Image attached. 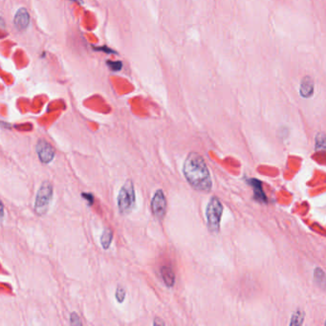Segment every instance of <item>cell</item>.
<instances>
[{
    "label": "cell",
    "mask_w": 326,
    "mask_h": 326,
    "mask_svg": "<svg viewBox=\"0 0 326 326\" xmlns=\"http://www.w3.org/2000/svg\"><path fill=\"white\" fill-rule=\"evenodd\" d=\"M101 245L104 248V250H107L110 245H111L112 240H113V232L110 228H106L104 229L103 234L101 235Z\"/></svg>",
    "instance_id": "8fae6325"
},
{
    "label": "cell",
    "mask_w": 326,
    "mask_h": 326,
    "mask_svg": "<svg viewBox=\"0 0 326 326\" xmlns=\"http://www.w3.org/2000/svg\"><path fill=\"white\" fill-rule=\"evenodd\" d=\"M35 151L39 156V159L43 164H49L55 158L56 150L51 144H49L46 140L41 139L37 141L35 146Z\"/></svg>",
    "instance_id": "8992f818"
},
{
    "label": "cell",
    "mask_w": 326,
    "mask_h": 326,
    "mask_svg": "<svg viewBox=\"0 0 326 326\" xmlns=\"http://www.w3.org/2000/svg\"><path fill=\"white\" fill-rule=\"evenodd\" d=\"M304 320V314L301 311H297L292 316L290 325H301Z\"/></svg>",
    "instance_id": "4fadbf2b"
},
{
    "label": "cell",
    "mask_w": 326,
    "mask_h": 326,
    "mask_svg": "<svg viewBox=\"0 0 326 326\" xmlns=\"http://www.w3.org/2000/svg\"><path fill=\"white\" fill-rule=\"evenodd\" d=\"M167 199L162 189H157L153 195L150 202V208L154 217L157 220H163L167 213Z\"/></svg>",
    "instance_id": "5b68a950"
},
{
    "label": "cell",
    "mask_w": 326,
    "mask_h": 326,
    "mask_svg": "<svg viewBox=\"0 0 326 326\" xmlns=\"http://www.w3.org/2000/svg\"><path fill=\"white\" fill-rule=\"evenodd\" d=\"M83 197H84V199L88 200V204L90 206L93 205V202H94V196H93V195H91V194H83Z\"/></svg>",
    "instance_id": "e0dca14e"
},
{
    "label": "cell",
    "mask_w": 326,
    "mask_h": 326,
    "mask_svg": "<svg viewBox=\"0 0 326 326\" xmlns=\"http://www.w3.org/2000/svg\"><path fill=\"white\" fill-rule=\"evenodd\" d=\"M183 174L190 187L198 191L208 193L213 187L208 166L200 154L190 152L183 165Z\"/></svg>",
    "instance_id": "6da1fadb"
},
{
    "label": "cell",
    "mask_w": 326,
    "mask_h": 326,
    "mask_svg": "<svg viewBox=\"0 0 326 326\" xmlns=\"http://www.w3.org/2000/svg\"><path fill=\"white\" fill-rule=\"evenodd\" d=\"M314 279L316 283L322 289H326V275L320 268H316L314 272Z\"/></svg>",
    "instance_id": "7c38bea8"
},
{
    "label": "cell",
    "mask_w": 326,
    "mask_h": 326,
    "mask_svg": "<svg viewBox=\"0 0 326 326\" xmlns=\"http://www.w3.org/2000/svg\"><path fill=\"white\" fill-rule=\"evenodd\" d=\"M160 275L163 279V282L167 287L168 288L174 287V284H175V274H174V271L172 270V268L170 266L163 265L160 268Z\"/></svg>",
    "instance_id": "9c48e42d"
},
{
    "label": "cell",
    "mask_w": 326,
    "mask_h": 326,
    "mask_svg": "<svg viewBox=\"0 0 326 326\" xmlns=\"http://www.w3.org/2000/svg\"><path fill=\"white\" fill-rule=\"evenodd\" d=\"M325 325H326V321H325Z\"/></svg>",
    "instance_id": "ffe728a7"
},
{
    "label": "cell",
    "mask_w": 326,
    "mask_h": 326,
    "mask_svg": "<svg viewBox=\"0 0 326 326\" xmlns=\"http://www.w3.org/2000/svg\"><path fill=\"white\" fill-rule=\"evenodd\" d=\"M52 198H53V186L48 181H44L39 188L35 196V214L40 216L46 215Z\"/></svg>",
    "instance_id": "277c9868"
},
{
    "label": "cell",
    "mask_w": 326,
    "mask_h": 326,
    "mask_svg": "<svg viewBox=\"0 0 326 326\" xmlns=\"http://www.w3.org/2000/svg\"><path fill=\"white\" fill-rule=\"evenodd\" d=\"M95 50H98V51H104V52H108V53H114V51H113V50H110V49L107 48L106 46L100 47V48H95Z\"/></svg>",
    "instance_id": "ac0fdd59"
},
{
    "label": "cell",
    "mask_w": 326,
    "mask_h": 326,
    "mask_svg": "<svg viewBox=\"0 0 326 326\" xmlns=\"http://www.w3.org/2000/svg\"><path fill=\"white\" fill-rule=\"evenodd\" d=\"M253 189H254V194H255V198L257 201L267 202V197L264 194L263 189H262V184L258 179H251L249 182Z\"/></svg>",
    "instance_id": "30bf717a"
},
{
    "label": "cell",
    "mask_w": 326,
    "mask_h": 326,
    "mask_svg": "<svg viewBox=\"0 0 326 326\" xmlns=\"http://www.w3.org/2000/svg\"><path fill=\"white\" fill-rule=\"evenodd\" d=\"M223 214L222 203L217 197H212L206 208L208 228L212 233L217 234L220 229V221Z\"/></svg>",
    "instance_id": "3957f363"
},
{
    "label": "cell",
    "mask_w": 326,
    "mask_h": 326,
    "mask_svg": "<svg viewBox=\"0 0 326 326\" xmlns=\"http://www.w3.org/2000/svg\"><path fill=\"white\" fill-rule=\"evenodd\" d=\"M115 298L120 303H122L125 300V290L123 287L118 286V288L116 289V292H115Z\"/></svg>",
    "instance_id": "5bb4252c"
},
{
    "label": "cell",
    "mask_w": 326,
    "mask_h": 326,
    "mask_svg": "<svg viewBox=\"0 0 326 326\" xmlns=\"http://www.w3.org/2000/svg\"><path fill=\"white\" fill-rule=\"evenodd\" d=\"M315 84L312 78L309 76H303L300 81L299 86V94L304 99H310L314 95Z\"/></svg>",
    "instance_id": "ba28073f"
},
{
    "label": "cell",
    "mask_w": 326,
    "mask_h": 326,
    "mask_svg": "<svg viewBox=\"0 0 326 326\" xmlns=\"http://www.w3.org/2000/svg\"><path fill=\"white\" fill-rule=\"evenodd\" d=\"M135 201L136 195L134 185L131 180H127L121 187L117 198V204L121 215L130 214L135 206Z\"/></svg>",
    "instance_id": "7a4b0ae2"
},
{
    "label": "cell",
    "mask_w": 326,
    "mask_h": 326,
    "mask_svg": "<svg viewBox=\"0 0 326 326\" xmlns=\"http://www.w3.org/2000/svg\"><path fill=\"white\" fill-rule=\"evenodd\" d=\"M106 64L108 65V67L112 70V71H120L123 67V63L122 62H110V61H107Z\"/></svg>",
    "instance_id": "9a60e30c"
},
{
    "label": "cell",
    "mask_w": 326,
    "mask_h": 326,
    "mask_svg": "<svg viewBox=\"0 0 326 326\" xmlns=\"http://www.w3.org/2000/svg\"><path fill=\"white\" fill-rule=\"evenodd\" d=\"M14 27L18 31H24L30 24V15L25 8H21L16 11L14 16Z\"/></svg>",
    "instance_id": "52a82bcc"
},
{
    "label": "cell",
    "mask_w": 326,
    "mask_h": 326,
    "mask_svg": "<svg viewBox=\"0 0 326 326\" xmlns=\"http://www.w3.org/2000/svg\"><path fill=\"white\" fill-rule=\"evenodd\" d=\"M70 324L71 325H82L83 322L82 320L79 318V316L76 315V313H71L70 315Z\"/></svg>",
    "instance_id": "2e32d148"
},
{
    "label": "cell",
    "mask_w": 326,
    "mask_h": 326,
    "mask_svg": "<svg viewBox=\"0 0 326 326\" xmlns=\"http://www.w3.org/2000/svg\"><path fill=\"white\" fill-rule=\"evenodd\" d=\"M153 324H154V325H157V324H162V325H165V322H163V321H162V320H160L158 318H156V319H154Z\"/></svg>",
    "instance_id": "d6986e66"
}]
</instances>
